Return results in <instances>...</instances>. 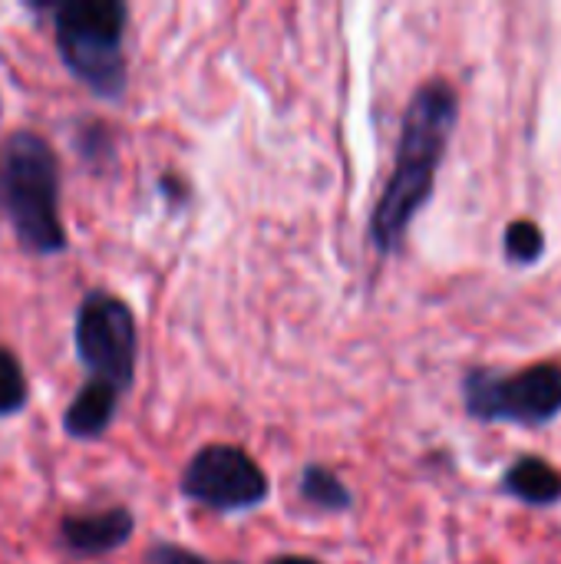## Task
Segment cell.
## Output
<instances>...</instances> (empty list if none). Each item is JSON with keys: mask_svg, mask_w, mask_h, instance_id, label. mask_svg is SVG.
I'll list each match as a JSON object with an SVG mask.
<instances>
[{"mask_svg": "<svg viewBox=\"0 0 561 564\" xmlns=\"http://www.w3.org/2000/svg\"><path fill=\"white\" fill-rule=\"evenodd\" d=\"M119 390L103 383V380H89L76 400L66 406L63 413V430L66 436L73 440H96L109 430L112 416H116V406H119Z\"/></svg>", "mask_w": 561, "mask_h": 564, "instance_id": "ba28073f", "label": "cell"}, {"mask_svg": "<svg viewBox=\"0 0 561 564\" xmlns=\"http://www.w3.org/2000/svg\"><path fill=\"white\" fill-rule=\"evenodd\" d=\"M132 529H136V519L122 506L66 516L60 522V545L76 558H99V555L122 549L132 539Z\"/></svg>", "mask_w": 561, "mask_h": 564, "instance_id": "52a82bcc", "label": "cell"}, {"mask_svg": "<svg viewBox=\"0 0 561 564\" xmlns=\"http://www.w3.org/2000/svg\"><path fill=\"white\" fill-rule=\"evenodd\" d=\"M301 499L321 512H350V506H354V496L341 482V476L317 463L304 466V473H301Z\"/></svg>", "mask_w": 561, "mask_h": 564, "instance_id": "30bf717a", "label": "cell"}, {"mask_svg": "<svg viewBox=\"0 0 561 564\" xmlns=\"http://www.w3.org/2000/svg\"><path fill=\"white\" fill-rule=\"evenodd\" d=\"M463 403L479 423L546 426L561 413V367L536 364L519 373L476 367L463 377Z\"/></svg>", "mask_w": 561, "mask_h": 564, "instance_id": "277c9868", "label": "cell"}, {"mask_svg": "<svg viewBox=\"0 0 561 564\" xmlns=\"http://www.w3.org/2000/svg\"><path fill=\"white\" fill-rule=\"evenodd\" d=\"M159 188L175 202V198H185L188 195V188H185V182H179V178H172V175H165L162 182H159Z\"/></svg>", "mask_w": 561, "mask_h": 564, "instance_id": "5bb4252c", "label": "cell"}, {"mask_svg": "<svg viewBox=\"0 0 561 564\" xmlns=\"http://www.w3.org/2000/svg\"><path fill=\"white\" fill-rule=\"evenodd\" d=\"M3 215L30 254H60L66 231L60 221V162L53 145L36 132H13L0 145Z\"/></svg>", "mask_w": 561, "mask_h": 564, "instance_id": "7a4b0ae2", "label": "cell"}, {"mask_svg": "<svg viewBox=\"0 0 561 564\" xmlns=\"http://www.w3.org/2000/svg\"><path fill=\"white\" fill-rule=\"evenodd\" d=\"M503 251L513 264H536L546 254V231L532 218H516L503 235Z\"/></svg>", "mask_w": 561, "mask_h": 564, "instance_id": "8fae6325", "label": "cell"}, {"mask_svg": "<svg viewBox=\"0 0 561 564\" xmlns=\"http://www.w3.org/2000/svg\"><path fill=\"white\" fill-rule=\"evenodd\" d=\"M268 564H321L317 558H304V555H278V558H271Z\"/></svg>", "mask_w": 561, "mask_h": 564, "instance_id": "9a60e30c", "label": "cell"}, {"mask_svg": "<svg viewBox=\"0 0 561 564\" xmlns=\"http://www.w3.org/2000/svg\"><path fill=\"white\" fill-rule=\"evenodd\" d=\"M503 489L526 506L549 509L561 502V473L539 456H522L506 469Z\"/></svg>", "mask_w": 561, "mask_h": 564, "instance_id": "9c48e42d", "label": "cell"}, {"mask_svg": "<svg viewBox=\"0 0 561 564\" xmlns=\"http://www.w3.org/2000/svg\"><path fill=\"white\" fill-rule=\"evenodd\" d=\"M26 406V377L20 360L0 347V420L13 416Z\"/></svg>", "mask_w": 561, "mask_h": 564, "instance_id": "7c38bea8", "label": "cell"}, {"mask_svg": "<svg viewBox=\"0 0 561 564\" xmlns=\"http://www.w3.org/2000/svg\"><path fill=\"white\" fill-rule=\"evenodd\" d=\"M73 344L83 367L93 373L89 380H103L126 393L136 377V317L126 301L112 297L109 291H89L79 301Z\"/></svg>", "mask_w": 561, "mask_h": 564, "instance_id": "5b68a950", "label": "cell"}, {"mask_svg": "<svg viewBox=\"0 0 561 564\" xmlns=\"http://www.w3.org/2000/svg\"><path fill=\"white\" fill-rule=\"evenodd\" d=\"M0 195H3V185H0ZM0 212H3V202H0Z\"/></svg>", "mask_w": 561, "mask_h": 564, "instance_id": "2e32d148", "label": "cell"}, {"mask_svg": "<svg viewBox=\"0 0 561 564\" xmlns=\"http://www.w3.org/2000/svg\"><path fill=\"white\" fill-rule=\"evenodd\" d=\"M126 20L129 7L122 0H66L53 7L60 59L103 99H119L126 93Z\"/></svg>", "mask_w": 561, "mask_h": 564, "instance_id": "3957f363", "label": "cell"}, {"mask_svg": "<svg viewBox=\"0 0 561 564\" xmlns=\"http://www.w3.org/2000/svg\"><path fill=\"white\" fill-rule=\"evenodd\" d=\"M139 564H235V562H208L205 555H198V552H192V549H182V545H169V542H162V545H152V549L142 555V562Z\"/></svg>", "mask_w": 561, "mask_h": 564, "instance_id": "4fadbf2b", "label": "cell"}, {"mask_svg": "<svg viewBox=\"0 0 561 564\" xmlns=\"http://www.w3.org/2000/svg\"><path fill=\"white\" fill-rule=\"evenodd\" d=\"M456 119L460 96L446 79H430L413 93L403 112L393 172L370 215V245L380 254L400 251L410 225L433 198L436 172L446 159Z\"/></svg>", "mask_w": 561, "mask_h": 564, "instance_id": "6da1fadb", "label": "cell"}, {"mask_svg": "<svg viewBox=\"0 0 561 564\" xmlns=\"http://www.w3.org/2000/svg\"><path fill=\"white\" fill-rule=\"evenodd\" d=\"M179 489L188 502L212 512H248L268 499L271 482L241 446L212 443L188 459Z\"/></svg>", "mask_w": 561, "mask_h": 564, "instance_id": "8992f818", "label": "cell"}]
</instances>
